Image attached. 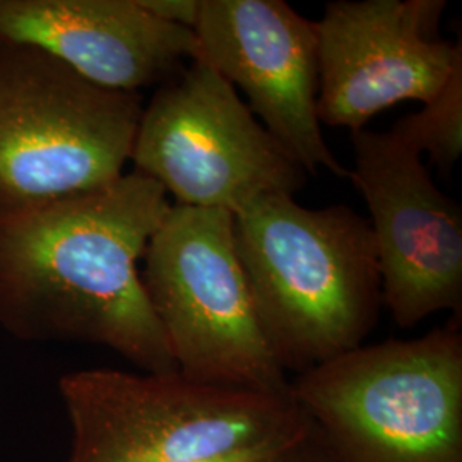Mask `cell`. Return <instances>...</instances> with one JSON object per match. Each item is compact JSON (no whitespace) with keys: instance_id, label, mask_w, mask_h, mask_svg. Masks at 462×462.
<instances>
[{"instance_id":"5","label":"cell","mask_w":462,"mask_h":462,"mask_svg":"<svg viewBox=\"0 0 462 462\" xmlns=\"http://www.w3.org/2000/svg\"><path fill=\"white\" fill-rule=\"evenodd\" d=\"M143 106L141 93L89 83L40 50L0 43V215L116 182Z\"/></svg>"},{"instance_id":"4","label":"cell","mask_w":462,"mask_h":462,"mask_svg":"<svg viewBox=\"0 0 462 462\" xmlns=\"http://www.w3.org/2000/svg\"><path fill=\"white\" fill-rule=\"evenodd\" d=\"M334 462H462V334L358 346L291 379Z\"/></svg>"},{"instance_id":"13","label":"cell","mask_w":462,"mask_h":462,"mask_svg":"<svg viewBox=\"0 0 462 462\" xmlns=\"http://www.w3.org/2000/svg\"><path fill=\"white\" fill-rule=\"evenodd\" d=\"M200 462H334V457L320 431L314 425L297 439L282 444Z\"/></svg>"},{"instance_id":"11","label":"cell","mask_w":462,"mask_h":462,"mask_svg":"<svg viewBox=\"0 0 462 462\" xmlns=\"http://www.w3.org/2000/svg\"><path fill=\"white\" fill-rule=\"evenodd\" d=\"M0 43L40 50L108 89L139 93L198 57L196 33L139 0H0Z\"/></svg>"},{"instance_id":"10","label":"cell","mask_w":462,"mask_h":462,"mask_svg":"<svg viewBox=\"0 0 462 462\" xmlns=\"http://www.w3.org/2000/svg\"><path fill=\"white\" fill-rule=\"evenodd\" d=\"M199 60L247 97V106L298 165L339 179L349 171L330 151L317 116L315 21L282 0H200Z\"/></svg>"},{"instance_id":"2","label":"cell","mask_w":462,"mask_h":462,"mask_svg":"<svg viewBox=\"0 0 462 462\" xmlns=\"http://www.w3.org/2000/svg\"><path fill=\"white\" fill-rule=\"evenodd\" d=\"M233 236L265 341L286 374L362 346L375 329L379 257L355 209H312L274 194L233 216Z\"/></svg>"},{"instance_id":"12","label":"cell","mask_w":462,"mask_h":462,"mask_svg":"<svg viewBox=\"0 0 462 462\" xmlns=\"http://www.w3.org/2000/svg\"><path fill=\"white\" fill-rule=\"evenodd\" d=\"M389 131L421 156L427 152L442 171H452L462 152V62L437 98Z\"/></svg>"},{"instance_id":"8","label":"cell","mask_w":462,"mask_h":462,"mask_svg":"<svg viewBox=\"0 0 462 462\" xmlns=\"http://www.w3.org/2000/svg\"><path fill=\"white\" fill-rule=\"evenodd\" d=\"M349 180L370 211L382 303L411 329L444 310L461 314L462 211L431 180L421 154L391 131L351 134Z\"/></svg>"},{"instance_id":"9","label":"cell","mask_w":462,"mask_h":462,"mask_svg":"<svg viewBox=\"0 0 462 462\" xmlns=\"http://www.w3.org/2000/svg\"><path fill=\"white\" fill-rule=\"evenodd\" d=\"M444 0H336L315 21L319 122L365 129L402 101L437 98L462 62L461 43L439 38Z\"/></svg>"},{"instance_id":"14","label":"cell","mask_w":462,"mask_h":462,"mask_svg":"<svg viewBox=\"0 0 462 462\" xmlns=\"http://www.w3.org/2000/svg\"><path fill=\"white\" fill-rule=\"evenodd\" d=\"M152 16L190 32L198 26L200 0H139Z\"/></svg>"},{"instance_id":"7","label":"cell","mask_w":462,"mask_h":462,"mask_svg":"<svg viewBox=\"0 0 462 462\" xmlns=\"http://www.w3.org/2000/svg\"><path fill=\"white\" fill-rule=\"evenodd\" d=\"M131 162L175 204L233 216L274 194L295 196L309 175L236 89L199 59L143 106Z\"/></svg>"},{"instance_id":"6","label":"cell","mask_w":462,"mask_h":462,"mask_svg":"<svg viewBox=\"0 0 462 462\" xmlns=\"http://www.w3.org/2000/svg\"><path fill=\"white\" fill-rule=\"evenodd\" d=\"M141 276L185 379L269 394L291 391L255 314L231 213L171 204L149 240Z\"/></svg>"},{"instance_id":"1","label":"cell","mask_w":462,"mask_h":462,"mask_svg":"<svg viewBox=\"0 0 462 462\" xmlns=\"http://www.w3.org/2000/svg\"><path fill=\"white\" fill-rule=\"evenodd\" d=\"M171 202L160 183L116 182L0 215V328L26 343L108 347L146 374H175L141 276Z\"/></svg>"},{"instance_id":"3","label":"cell","mask_w":462,"mask_h":462,"mask_svg":"<svg viewBox=\"0 0 462 462\" xmlns=\"http://www.w3.org/2000/svg\"><path fill=\"white\" fill-rule=\"evenodd\" d=\"M72 430L66 462H200L297 439L314 427L290 393L175 374L93 368L59 380Z\"/></svg>"}]
</instances>
